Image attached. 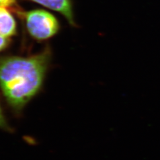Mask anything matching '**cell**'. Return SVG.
I'll return each instance as SVG.
<instances>
[{"mask_svg": "<svg viewBox=\"0 0 160 160\" xmlns=\"http://www.w3.org/2000/svg\"><path fill=\"white\" fill-rule=\"evenodd\" d=\"M52 60L48 45L32 55L0 57V90L15 114H20L42 90Z\"/></svg>", "mask_w": 160, "mask_h": 160, "instance_id": "cell-1", "label": "cell"}, {"mask_svg": "<svg viewBox=\"0 0 160 160\" xmlns=\"http://www.w3.org/2000/svg\"><path fill=\"white\" fill-rule=\"evenodd\" d=\"M14 13L21 19L29 36L36 42L49 40L57 35L61 30V24L57 18L45 10L26 11L19 7Z\"/></svg>", "mask_w": 160, "mask_h": 160, "instance_id": "cell-2", "label": "cell"}, {"mask_svg": "<svg viewBox=\"0 0 160 160\" xmlns=\"http://www.w3.org/2000/svg\"><path fill=\"white\" fill-rule=\"evenodd\" d=\"M38 4L46 8L59 13L67 21L69 24L77 28L75 22L74 4L72 0H27Z\"/></svg>", "mask_w": 160, "mask_h": 160, "instance_id": "cell-3", "label": "cell"}, {"mask_svg": "<svg viewBox=\"0 0 160 160\" xmlns=\"http://www.w3.org/2000/svg\"><path fill=\"white\" fill-rule=\"evenodd\" d=\"M17 33V23L11 10L0 7V35L10 39Z\"/></svg>", "mask_w": 160, "mask_h": 160, "instance_id": "cell-4", "label": "cell"}, {"mask_svg": "<svg viewBox=\"0 0 160 160\" xmlns=\"http://www.w3.org/2000/svg\"><path fill=\"white\" fill-rule=\"evenodd\" d=\"M0 7L8 8L13 12L20 6L17 4V0H0Z\"/></svg>", "mask_w": 160, "mask_h": 160, "instance_id": "cell-5", "label": "cell"}, {"mask_svg": "<svg viewBox=\"0 0 160 160\" xmlns=\"http://www.w3.org/2000/svg\"><path fill=\"white\" fill-rule=\"evenodd\" d=\"M0 129L5 131L12 132V128L9 125V123L7 120L6 116L1 108V104H0Z\"/></svg>", "mask_w": 160, "mask_h": 160, "instance_id": "cell-6", "label": "cell"}, {"mask_svg": "<svg viewBox=\"0 0 160 160\" xmlns=\"http://www.w3.org/2000/svg\"><path fill=\"white\" fill-rule=\"evenodd\" d=\"M11 43V39L0 35V52L7 49Z\"/></svg>", "mask_w": 160, "mask_h": 160, "instance_id": "cell-7", "label": "cell"}]
</instances>
